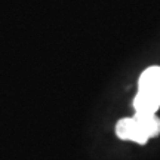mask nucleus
<instances>
[{
	"label": "nucleus",
	"mask_w": 160,
	"mask_h": 160,
	"mask_svg": "<svg viewBox=\"0 0 160 160\" xmlns=\"http://www.w3.org/2000/svg\"><path fill=\"white\" fill-rule=\"evenodd\" d=\"M116 135L123 141H132V142H137L139 145L147 144V141L150 139L135 116L120 119L116 125Z\"/></svg>",
	"instance_id": "nucleus-1"
},
{
	"label": "nucleus",
	"mask_w": 160,
	"mask_h": 160,
	"mask_svg": "<svg viewBox=\"0 0 160 160\" xmlns=\"http://www.w3.org/2000/svg\"><path fill=\"white\" fill-rule=\"evenodd\" d=\"M138 91L160 97V67L153 65L144 70L138 79Z\"/></svg>",
	"instance_id": "nucleus-2"
},
{
	"label": "nucleus",
	"mask_w": 160,
	"mask_h": 160,
	"mask_svg": "<svg viewBox=\"0 0 160 160\" xmlns=\"http://www.w3.org/2000/svg\"><path fill=\"white\" fill-rule=\"evenodd\" d=\"M160 108V97L138 91L133 98L135 114H156Z\"/></svg>",
	"instance_id": "nucleus-3"
},
{
	"label": "nucleus",
	"mask_w": 160,
	"mask_h": 160,
	"mask_svg": "<svg viewBox=\"0 0 160 160\" xmlns=\"http://www.w3.org/2000/svg\"><path fill=\"white\" fill-rule=\"evenodd\" d=\"M141 123L148 138H154L160 133V119L156 114H133Z\"/></svg>",
	"instance_id": "nucleus-4"
}]
</instances>
